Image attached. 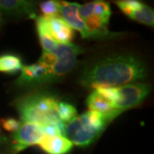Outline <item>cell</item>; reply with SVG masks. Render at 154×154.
I'll list each match as a JSON object with an SVG mask.
<instances>
[{
	"mask_svg": "<svg viewBox=\"0 0 154 154\" xmlns=\"http://www.w3.org/2000/svg\"><path fill=\"white\" fill-rule=\"evenodd\" d=\"M22 61L19 56L6 53L0 56V72L5 74H16L22 69Z\"/></svg>",
	"mask_w": 154,
	"mask_h": 154,
	"instance_id": "obj_15",
	"label": "cell"
},
{
	"mask_svg": "<svg viewBox=\"0 0 154 154\" xmlns=\"http://www.w3.org/2000/svg\"><path fill=\"white\" fill-rule=\"evenodd\" d=\"M58 103L59 100L54 94L36 92L19 98L15 105L21 121L45 126L63 122L57 116Z\"/></svg>",
	"mask_w": 154,
	"mask_h": 154,
	"instance_id": "obj_2",
	"label": "cell"
},
{
	"mask_svg": "<svg viewBox=\"0 0 154 154\" xmlns=\"http://www.w3.org/2000/svg\"><path fill=\"white\" fill-rule=\"evenodd\" d=\"M57 56V62L48 72V82L62 80L75 66L77 57L83 50L79 45L72 44H57L52 51Z\"/></svg>",
	"mask_w": 154,
	"mask_h": 154,
	"instance_id": "obj_4",
	"label": "cell"
},
{
	"mask_svg": "<svg viewBox=\"0 0 154 154\" xmlns=\"http://www.w3.org/2000/svg\"><path fill=\"white\" fill-rule=\"evenodd\" d=\"M86 104L89 110L105 116L110 122L122 112V110L115 109L109 101L104 99L96 91L92 92L88 95Z\"/></svg>",
	"mask_w": 154,
	"mask_h": 154,
	"instance_id": "obj_12",
	"label": "cell"
},
{
	"mask_svg": "<svg viewBox=\"0 0 154 154\" xmlns=\"http://www.w3.org/2000/svg\"><path fill=\"white\" fill-rule=\"evenodd\" d=\"M150 91V85L146 83H129L118 87V98L113 107L116 110L124 111L127 109L137 106L148 96Z\"/></svg>",
	"mask_w": 154,
	"mask_h": 154,
	"instance_id": "obj_5",
	"label": "cell"
},
{
	"mask_svg": "<svg viewBox=\"0 0 154 154\" xmlns=\"http://www.w3.org/2000/svg\"><path fill=\"white\" fill-rule=\"evenodd\" d=\"M80 5L66 1H59V12L62 18L71 27L81 33L83 38H88V32L85 22L79 16Z\"/></svg>",
	"mask_w": 154,
	"mask_h": 154,
	"instance_id": "obj_9",
	"label": "cell"
},
{
	"mask_svg": "<svg viewBox=\"0 0 154 154\" xmlns=\"http://www.w3.org/2000/svg\"><path fill=\"white\" fill-rule=\"evenodd\" d=\"M35 20H36V28H37L38 39L43 48V51H47V52L52 51L55 49L57 43L53 39L50 33L48 20L42 16L37 17Z\"/></svg>",
	"mask_w": 154,
	"mask_h": 154,
	"instance_id": "obj_13",
	"label": "cell"
},
{
	"mask_svg": "<svg viewBox=\"0 0 154 154\" xmlns=\"http://www.w3.org/2000/svg\"><path fill=\"white\" fill-rule=\"evenodd\" d=\"M1 125L6 131L10 133H16L22 126V122L12 117H8L1 120Z\"/></svg>",
	"mask_w": 154,
	"mask_h": 154,
	"instance_id": "obj_21",
	"label": "cell"
},
{
	"mask_svg": "<svg viewBox=\"0 0 154 154\" xmlns=\"http://www.w3.org/2000/svg\"><path fill=\"white\" fill-rule=\"evenodd\" d=\"M39 8L43 16L46 19L52 17H59V1L55 0H48L44 1L39 4Z\"/></svg>",
	"mask_w": 154,
	"mask_h": 154,
	"instance_id": "obj_18",
	"label": "cell"
},
{
	"mask_svg": "<svg viewBox=\"0 0 154 154\" xmlns=\"http://www.w3.org/2000/svg\"><path fill=\"white\" fill-rule=\"evenodd\" d=\"M47 20L50 33L56 42L57 44H69L75 36L74 29L60 17Z\"/></svg>",
	"mask_w": 154,
	"mask_h": 154,
	"instance_id": "obj_10",
	"label": "cell"
},
{
	"mask_svg": "<svg viewBox=\"0 0 154 154\" xmlns=\"http://www.w3.org/2000/svg\"><path fill=\"white\" fill-rule=\"evenodd\" d=\"M128 17L141 24L153 27L154 12L151 7L145 4H142L138 9L133 11L132 14Z\"/></svg>",
	"mask_w": 154,
	"mask_h": 154,
	"instance_id": "obj_16",
	"label": "cell"
},
{
	"mask_svg": "<svg viewBox=\"0 0 154 154\" xmlns=\"http://www.w3.org/2000/svg\"><path fill=\"white\" fill-rule=\"evenodd\" d=\"M4 23H5V19H4L3 15H2V12L0 11V29L2 28V26L4 25Z\"/></svg>",
	"mask_w": 154,
	"mask_h": 154,
	"instance_id": "obj_23",
	"label": "cell"
},
{
	"mask_svg": "<svg viewBox=\"0 0 154 154\" xmlns=\"http://www.w3.org/2000/svg\"><path fill=\"white\" fill-rule=\"evenodd\" d=\"M110 122L105 116L88 110L65 123L64 137L80 147H87L99 137Z\"/></svg>",
	"mask_w": 154,
	"mask_h": 154,
	"instance_id": "obj_3",
	"label": "cell"
},
{
	"mask_svg": "<svg viewBox=\"0 0 154 154\" xmlns=\"http://www.w3.org/2000/svg\"><path fill=\"white\" fill-rule=\"evenodd\" d=\"M21 75L17 80V85L20 88H35L48 83L46 69L39 63L23 65Z\"/></svg>",
	"mask_w": 154,
	"mask_h": 154,
	"instance_id": "obj_7",
	"label": "cell"
},
{
	"mask_svg": "<svg viewBox=\"0 0 154 154\" xmlns=\"http://www.w3.org/2000/svg\"><path fill=\"white\" fill-rule=\"evenodd\" d=\"M115 4L118 6V8L121 10L122 12L128 17L132 14L133 11H135L142 5L141 2L137 0H121V1H116L115 2Z\"/></svg>",
	"mask_w": 154,
	"mask_h": 154,
	"instance_id": "obj_20",
	"label": "cell"
},
{
	"mask_svg": "<svg viewBox=\"0 0 154 154\" xmlns=\"http://www.w3.org/2000/svg\"><path fill=\"white\" fill-rule=\"evenodd\" d=\"M147 76L142 61L130 54L110 56L88 66L80 78L84 87H121Z\"/></svg>",
	"mask_w": 154,
	"mask_h": 154,
	"instance_id": "obj_1",
	"label": "cell"
},
{
	"mask_svg": "<svg viewBox=\"0 0 154 154\" xmlns=\"http://www.w3.org/2000/svg\"><path fill=\"white\" fill-rule=\"evenodd\" d=\"M57 116L61 122L67 123L77 116L75 107L65 101H59L57 106Z\"/></svg>",
	"mask_w": 154,
	"mask_h": 154,
	"instance_id": "obj_17",
	"label": "cell"
},
{
	"mask_svg": "<svg viewBox=\"0 0 154 154\" xmlns=\"http://www.w3.org/2000/svg\"><path fill=\"white\" fill-rule=\"evenodd\" d=\"M78 13L83 21H85L87 18L91 17L94 14V2L85 4L83 5H80Z\"/></svg>",
	"mask_w": 154,
	"mask_h": 154,
	"instance_id": "obj_22",
	"label": "cell"
},
{
	"mask_svg": "<svg viewBox=\"0 0 154 154\" xmlns=\"http://www.w3.org/2000/svg\"><path fill=\"white\" fill-rule=\"evenodd\" d=\"M45 135L43 126L32 122H24L13 134L12 154L19 153L31 146L38 145Z\"/></svg>",
	"mask_w": 154,
	"mask_h": 154,
	"instance_id": "obj_6",
	"label": "cell"
},
{
	"mask_svg": "<svg viewBox=\"0 0 154 154\" xmlns=\"http://www.w3.org/2000/svg\"><path fill=\"white\" fill-rule=\"evenodd\" d=\"M84 22L88 29V38H104L110 36V33L107 28L108 23L104 22L99 17L93 14Z\"/></svg>",
	"mask_w": 154,
	"mask_h": 154,
	"instance_id": "obj_14",
	"label": "cell"
},
{
	"mask_svg": "<svg viewBox=\"0 0 154 154\" xmlns=\"http://www.w3.org/2000/svg\"><path fill=\"white\" fill-rule=\"evenodd\" d=\"M38 146L46 154H68L73 148L71 141L61 135H45Z\"/></svg>",
	"mask_w": 154,
	"mask_h": 154,
	"instance_id": "obj_11",
	"label": "cell"
},
{
	"mask_svg": "<svg viewBox=\"0 0 154 154\" xmlns=\"http://www.w3.org/2000/svg\"><path fill=\"white\" fill-rule=\"evenodd\" d=\"M0 11L3 17L36 18V4L27 0H0Z\"/></svg>",
	"mask_w": 154,
	"mask_h": 154,
	"instance_id": "obj_8",
	"label": "cell"
},
{
	"mask_svg": "<svg viewBox=\"0 0 154 154\" xmlns=\"http://www.w3.org/2000/svg\"><path fill=\"white\" fill-rule=\"evenodd\" d=\"M94 15L99 17L106 23H109V20L111 15L110 5L105 1H94Z\"/></svg>",
	"mask_w": 154,
	"mask_h": 154,
	"instance_id": "obj_19",
	"label": "cell"
}]
</instances>
